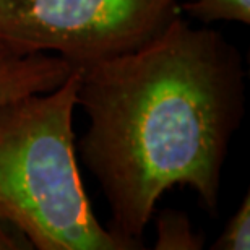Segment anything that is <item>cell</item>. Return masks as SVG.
Segmentation results:
<instances>
[{"label":"cell","mask_w":250,"mask_h":250,"mask_svg":"<svg viewBox=\"0 0 250 250\" xmlns=\"http://www.w3.org/2000/svg\"><path fill=\"white\" fill-rule=\"evenodd\" d=\"M77 68V104L88 117L80 153L107 200V231L127 250L143 249L156 203L174 187L216 211L246 112L237 47L174 17L142 46Z\"/></svg>","instance_id":"cell-1"},{"label":"cell","mask_w":250,"mask_h":250,"mask_svg":"<svg viewBox=\"0 0 250 250\" xmlns=\"http://www.w3.org/2000/svg\"><path fill=\"white\" fill-rule=\"evenodd\" d=\"M78 68L57 88L0 106V219L38 250H127L101 226L73 133Z\"/></svg>","instance_id":"cell-2"},{"label":"cell","mask_w":250,"mask_h":250,"mask_svg":"<svg viewBox=\"0 0 250 250\" xmlns=\"http://www.w3.org/2000/svg\"><path fill=\"white\" fill-rule=\"evenodd\" d=\"M179 0H0V42L73 67L132 51L177 17Z\"/></svg>","instance_id":"cell-3"},{"label":"cell","mask_w":250,"mask_h":250,"mask_svg":"<svg viewBox=\"0 0 250 250\" xmlns=\"http://www.w3.org/2000/svg\"><path fill=\"white\" fill-rule=\"evenodd\" d=\"M73 65L44 52H23L0 42V106L18 98L46 93L62 84Z\"/></svg>","instance_id":"cell-4"},{"label":"cell","mask_w":250,"mask_h":250,"mask_svg":"<svg viewBox=\"0 0 250 250\" xmlns=\"http://www.w3.org/2000/svg\"><path fill=\"white\" fill-rule=\"evenodd\" d=\"M156 250H198L203 237L193 231L192 221L177 209H163L156 218Z\"/></svg>","instance_id":"cell-5"},{"label":"cell","mask_w":250,"mask_h":250,"mask_svg":"<svg viewBox=\"0 0 250 250\" xmlns=\"http://www.w3.org/2000/svg\"><path fill=\"white\" fill-rule=\"evenodd\" d=\"M182 8L200 23H250V0H190Z\"/></svg>","instance_id":"cell-6"},{"label":"cell","mask_w":250,"mask_h":250,"mask_svg":"<svg viewBox=\"0 0 250 250\" xmlns=\"http://www.w3.org/2000/svg\"><path fill=\"white\" fill-rule=\"evenodd\" d=\"M214 250H249L250 249V195L246 193L241 207L229 218L211 246Z\"/></svg>","instance_id":"cell-7"},{"label":"cell","mask_w":250,"mask_h":250,"mask_svg":"<svg viewBox=\"0 0 250 250\" xmlns=\"http://www.w3.org/2000/svg\"><path fill=\"white\" fill-rule=\"evenodd\" d=\"M33 244L17 226L0 219V250H31Z\"/></svg>","instance_id":"cell-8"}]
</instances>
